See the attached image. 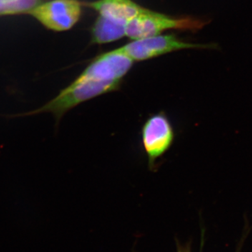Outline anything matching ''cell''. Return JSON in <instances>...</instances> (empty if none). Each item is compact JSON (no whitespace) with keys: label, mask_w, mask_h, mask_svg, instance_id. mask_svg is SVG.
Here are the masks:
<instances>
[{"label":"cell","mask_w":252,"mask_h":252,"mask_svg":"<svg viewBox=\"0 0 252 252\" xmlns=\"http://www.w3.org/2000/svg\"><path fill=\"white\" fill-rule=\"evenodd\" d=\"M133 64L119 48L103 53L94 58L72 83L44 105L30 112L2 117L14 119L50 113L58 127L64 114L72 109L102 94L119 91Z\"/></svg>","instance_id":"cell-1"},{"label":"cell","mask_w":252,"mask_h":252,"mask_svg":"<svg viewBox=\"0 0 252 252\" xmlns=\"http://www.w3.org/2000/svg\"><path fill=\"white\" fill-rule=\"evenodd\" d=\"M206 22L192 17H175L144 8L126 26V36L132 40L161 34L170 30L197 31Z\"/></svg>","instance_id":"cell-2"},{"label":"cell","mask_w":252,"mask_h":252,"mask_svg":"<svg viewBox=\"0 0 252 252\" xmlns=\"http://www.w3.org/2000/svg\"><path fill=\"white\" fill-rule=\"evenodd\" d=\"M175 138V129L164 111L147 118L141 129V141L150 171H157L159 160L171 148Z\"/></svg>","instance_id":"cell-3"},{"label":"cell","mask_w":252,"mask_h":252,"mask_svg":"<svg viewBox=\"0 0 252 252\" xmlns=\"http://www.w3.org/2000/svg\"><path fill=\"white\" fill-rule=\"evenodd\" d=\"M215 44H193L179 39L175 34H158L127 43L119 47L133 62L153 59L163 55L189 49H216Z\"/></svg>","instance_id":"cell-4"},{"label":"cell","mask_w":252,"mask_h":252,"mask_svg":"<svg viewBox=\"0 0 252 252\" xmlns=\"http://www.w3.org/2000/svg\"><path fill=\"white\" fill-rule=\"evenodd\" d=\"M83 6L79 0H49L38 5L30 14L48 29L67 31L79 22Z\"/></svg>","instance_id":"cell-5"},{"label":"cell","mask_w":252,"mask_h":252,"mask_svg":"<svg viewBox=\"0 0 252 252\" xmlns=\"http://www.w3.org/2000/svg\"><path fill=\"white\" fill-rule=\"evenodd\" d=\"M83 4L97 11L99 16L126 27L144 9L133 0H96Z\"/></svg>","instance_id":"cell-6"},{"label":"cell","mask_w":252,"mask_h":252,"mask_svg":"<svg viewBox=\"0 0 252 252\" xmlns=\"http://www.w3.org/2000/svg\"><path fill=\"white\" fill-rule=\"evenodd\" d=\"M126 26L98 16L91 28L93 44H104L119 40L126 36Z\"/></svg>","instance_id":"cell-7"},{"label":"cell","mask_w":252,"mask_h":252,"mask_svg":"<svg viewBox=\"0 0 252 252\" xmlns=\"http://www.w3.org/2000/svg\"><path fill=\"white\" fill-rule=\"evenodd\" d=\"M45 0H0V15L31 12Z\"/></svg>","instance_id":"cell-8"},{"label":"cell","mask_w":252,"mask_h":252,"mask_svg":"<svg viewBox=\"0 0 252 252\" xmlns=\"http://www.w3.org/2000/svg\"><path fill=\"white\" fill-rule=\"evenodd\" d=\"M186 252V251H181V250H180V252Z\"/></svg>","instance_id":"cell-9"}]
</instances>
